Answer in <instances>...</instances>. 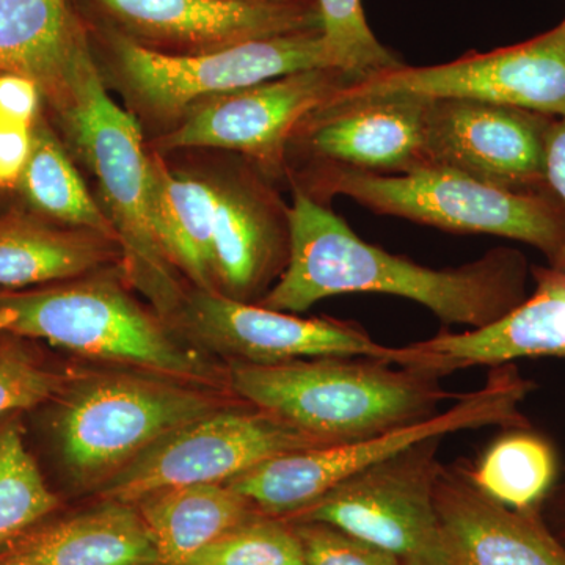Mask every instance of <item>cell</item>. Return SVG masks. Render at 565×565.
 Segmentation results:
<instances>
[{
  "label": "cell",
  "instance_id": "cell-15",
  "mask_svg": "<svg viewBox=\"0 0 565 565\" xmlns=\"http://www.w3.org/2000/svg\"><path fill=\"white\" fill-rule=\"evenodd\" d=\"M429 106L430 99L404 93L329 98L297 126L288 151L303 152L310 166L407 173L427 166Z\"/></svg>",
  "mask_w": 565,
  "mask_h": 565
},
{
  "label": "cell",
  "instance_id": "cell-2",
  "mask_svg": "<svg viewBox=\"0 0 565 565\" xmlns=\"http://www.w3.org/2000/svg\"><path fill=\"white\" fill-rule=\"evenodd\" d=\"M430 367L362 356H323L277 364L234 362L228 385L243 403L323 445L373 437L437 414L456 399Z\"/></svg>",
  "mask_w": 565,
  "mask_h": 565
},
{
  "label": "cell",
  "instance_id": "cell-30",
  "mask_svg": "<svg viewBox=\"0 0 565 565\" xmlns=\"http://www.w3.org/2000/svg\"><path fill=\"white\" fill-rule=\"evenodd\" d=\"M68 381L36 362L21 338L0 334V416L61 396Z\"/></svg>",
  "mask_w": 565,
  "mask_h": 565
},
{
  "label": "cell",
  "instance_id": "cell-27",
  "mask_svg": "<svg viewBox=\"0 0 565 565\" xmlns=\"http://www.w3.org/2000/svg\"><path fill=\"white\" fill-rule=\"evenodd\" d=\"M61 508L29 455L20 427L0 430V552Z\"/></svg>",
  "mask_w": 565,
  "mask_h": 565
},
{
  "label": "cell",
  "instance_id": "cell-10",
  "mask_svg": "<svg viewBox=\"0 0 565 565\" xmlns=\"http://www.w3.org/2000/svg\"><path fill=\"white\" fill-rule=\"evenodd\" d=\"M174 319L200 343L232 356L237 363L277 364L323 356H362L399 366L430 367L445 375L456 373L455 364L445 356L419 351L412 344L390 348L377 343L359 323L300 318L217 291L195 289L184 297Z\"/></svg>",
  "mask_w": 565,
  "mask_h": 565
},
{
  "label": "cell",
  "instance_id": "cell-24",
  "mask_svg": "<svg viewBox=\"0 0 565 565\" xmlns=\"http://www.w3.org/2000/svg\"><path fill=\"white\" fill-rule=\"evenodd\" d=\"M136 505L154 539L156 565H188L204 546L258 511L228 484L170 487Z\"/></svg>",
  "mask_w": 565,
  "mask_h": 565
},
{
  "label": "cell",
  "instance_id": "cell-14",
  "mask_svg": "<svg viewBox=\"0 0 565 565\" xmlns=\"http://www.w3.org/2000/svg\"><path fill=\"white\" fill-rule=\"evenodd\" d=\"M555 118L475 99H430L427 166L448 167L505 191H552L546 134Z\"/></svg>",
  "mask_w": 565,
  "mask_h": 565
},
{
  "label": "cell",
  "instance_id": "cell-23",
  "mask_svg": "<svg viewBox=\"0 0 565 565\" xmlns=\"http://www.w3.org/2000/svg\"><path fill=\"white\" fill-rule=\"evenodd\" d=\"M215 181L177 174L159 154L150 156L148 215L163 255L200 291L215 288L212 230Z\"/></svg>",
  "mask_w": 565,
  "mask_h": 565
},
{
  "label": "cell",
  "instance_id": "cell-4",
  "mask_svg": "<svg viewBox=\"0 0 565 565\" xmlns=\"http://www.w3.org/2000/svg\"><path fill=\"white\" fill-rule=\"evenodd\" d=\"M0 334L44 340L88 359L185 384L228 382L195 349L177 340L161 316L141 307L114 273L31 291H0Z\"/></svg>",
  "mask_w": 565,
  "mask_h": 565
},
{
  "label": "cell",
  "instance_id": "cell-32",
  "mask_svg": "<svg viewBox=\"0 0 565 565\" xmlns=\"http://www.w3.org/2000/svg\"><path fill=\"white\" fill-rule=\"evenodd\" d=\"M35 125V122H33ZM33 125L0 117V191L13 192L32 150Z\"/></svg>",
  "mask_w": 565,
  "mask_h": 565
},
{
  "label": "cell",
  "instance_id": "cell-25",
  "mask_svg": "<svg viewBox=\"0 0 565 565\" xmlns=\"http://www.w3.org/2000/svg\"><path fill=\"white\" fill-rule=\"evenodd\" d=\"M13 192L21 200L22 210L55 225L98 234L118 245L110 218L88 192L43 111L33 125L31 156Z\"/></svg>",
  "mask_w": 565,
  "mask_h": 565
},
{
  "label": "cell",
  "instance_id": "cell-20",
  "mask_svg": "<svg viewBox=\"0 0 565 565\" xmlns=\"http://www.w3.org/2000/svg\"><path fill=\"white\" fill-rule=\"evenodd\" d=\"M0 557L33 565H156L158 550L136 504L102 500L79 514L33 527Z\"/></svg>",
  "mask_w": 565,
  "mask_h": 565
},
{
  "label": "cell",
  "instance_id": "cell-29",
  "mask_svg": "<svg viewBox=\"0 0 565 565\" xmlns=\"http://www.w3.org/2000/svg\"><path fill=\"white\" fill-rule=\"evenodd\" d=\"M188 565H305V557L291 522L256 511L204 546Z\"/></svg>",
  "mask_w": 565,
  "mask_h": 565
},
{
  "label": "cell",
  "instance_id": "cell-9",
  "mask_svg": "<svg viewBox=\"0 0 565 565\" xmlns=\"http://www.w3.org/2000/svg\"><path fill=\"white\" fill-rule=\"evenodd\" d=\"M441 438L344 479L288 522H321L392 553L404 565H448L435 486Z\"/></svg>",
  "mask_w": 565,
  "mask_h": 565
},
{
  "label": "cell",
  "instance_id": "cell-34",
  "mask_svg": "<svg viewBox=\"0 0 565 565\" xmlns=\"http://www.w3.org/2000/svg\"><path fill=\"white\" fill-rule=\"evenodd\" d=\"M546 184L555 193L565 211V118H555L546 134ZM565 270V243L555 264Z\"/></svg>",
  "mask_w": 565,
  "mask_h": 565
},
{
  "label": "cell",
  "instance_id": "cell-28",
  "mask_svg": "<svg viewBox=\"0 0 565 565\" xmlns=\"http://www.w3.org/2000/svg\"><path fill=\"white\" fill-rule=\"evenodd\" d=\"M316 3L330 68L355 82L403 63L371 31L362 0H316Z\"/></svg>",
  "mask_w": 565,
  "mask_h": 565
},
{
  "label": "cell",
  "instance_id": "cell-12",
  "mask_svg": "<svg viewBox=\"0 0 565 565\" xmlns=\"http://www.w3.org/2000/svg\"><path fill=\"white\" fill-rule=\"evenodd\" d=\"M422 96L427 99H475L565 118V20L525 43L486 54L463 55L434 66L404 63L349 82L330 98Z\"/></svg>",
  "mask_w": 565,
  "mask_h": 565
},
{
  "label": "cell",
  "instance_id": "cell-18",
  "mask_svg": "<svg viewBox=\"0 0 565 565\" xmlns=\"http://www.w3.org/2000/svg\"><path fill=\"white\" fill-rule=\"evenodd\" d=\"M289 256V207L250 174L215 181L212 259L215 288L248 302Z\"/></svg>",
  "mask_w": 565,
  "mask_h": 565
},
{
  "label": "cell",
  "instance_id": "cell-31",
  "mask_svg": "<svg viewBox=\"0 0 565 565\" xmlns=\"http://www.w3.org/2000/svg\"><path fill=\"white\" fill-rule=\"evenodd\" d=\"M305 565H404L392 553L321 522H291Z\"/></svg>",
  "mask_w": 565,
  "mask_h": 565
},
{
  "label": "cell",
  "instance_id": "cell-13",
  "mask_svg": "<svg viewBox=\"0 0 565 565\" xmlns=\"http://www.w3.org/2000/svg\"><path fill=\"white\" fill-rule=\"evenodd\" d=\"M349 82L341 71L318 68L214 96L185 111L158 140V150L239 152L267 177H278L297 126Z\"/></svg>",
  "mask_w": 565,
  "mask_h": 565
},
{
  "label": "cell",
  "instance_id": "cell-21",
  "mask_svg": "<svg viewBox=\"0 0 565 565\" xmlns=\"http://www.w3.org/2000/svg\"><path fill=\"white\" fill-rule=\"evenodd\" d=\"M121 255L98 234L66 228L14 207L0 214V288L55 285L98 273Z\"/></svg>",
  "mask_w": 565,
  "mask_h": 565
},
{
  "label": "cell",
  "instance_id": "cell-17",
  "mask_svg": "<svg viewBox=\"0 0 565 565\" xmlns=\"http://www.w3.org/2000/svg\"><path fill=\"white\" fill-rule=\"evenodd\" d=\"M435 505L448 565H565V545L539 512L487 497L471 482L467 462L441 467Z\"/></svg>",
  "mask_w": 565,
  "mask_h": 565
},
{
  "label": "cell",
  "instance_id": "cell-19",
  "mask_svg": "<svg viewBox=\"0 0 565 565\" xmlns=\"http://www.w3.org/2000/svg\"><path fill=\"white\" fill-rule=\"evenodd\" d=\"M535 291L514 310L482 329L448 330L414 343L416 349L445 356L456 371L500 366L520 359L565 360V270L531 267Z\"/></svg>",
  "mask_w": 565,
  "mask_h": 565
},
{
  "label": "cell",
  "instance_id": "cell-7",
  "mask_svg": "<svg viewBox=\"0 0 565 565\" xmlns=\"http://www.w3.org/2000/svg\"><path fill=\"white\" fill-rule=\"evenodd\" d=\"M61 396L58 445L87 489L106 484L167 434L236 405L200 385L141 371L74 375Z\"/></svg>",
  "mask_w": 565,
  "mask_h": 565
},
{
  "label": "cell",
  "instance_id": "cell-5",
  "mask_svg": "<svg viewBox=\"0 0 565 565\" xmlns=\"http://www.w3.org/2000/svg\"><path fill=\"white\" fill-rule=\"evenodd\" d=\"M294 188L318 202L345 195L375 212L451 233L494 234L539 248L555 264L565 243V211L552 191L512 192L440 166L381 174L308 166Z\"/></svg>",
  "mask_w": 565,
  "mask_h": 565
},
{
  "label": "cell",
  "instance_id": "cell-3",
  "mask_svg": "<svg viewBox=\"0 0 565 565\" xmlns=\"http://www.w3.org/2000/svg\"><path fill=\"white\" fill-rule=\"evenodd\" d=\"M46 104L98 182L104 211L117 232L125 278L150 299L158 316L174 318L185 296L152 233L150 152L139 122L111 99L92 51L74 63L61 92Z\"/></svg>",
  "mask_w": 565,
  "mask_h": 565
},
{
  "label": "cell",
  "instance_id": "cell-36",
  "mask_svg": "<svg viewBox=\"0 0 565 565\" xmlns=\"http://www.w3.org/2000/svg\"><path fill=\"white\" fill-rule=\"evenodd\" d=\"M0 565H33L21 563V561L9 559V557H0Z\"/></svg>",
  "mask_w": 565,
  "mask_h": 565
},
{
  "label": "cell",
  "instance_id": "cell-35",
  "mask_svg": "<svg viewBox=\"0 0 565 565\" xmlns=\"http://www.w3.org/2000/svg\"><path fill=\"white\" fill-rule=\"evenodd\" d=\"M539 515L550 533L565 545V468L539 509Z\"/></svg>",
  "mask_w": 565,
  "mask_h": 565
},
{
  "label": "cell",
  "instance_id": "cell-11",
  "mask_svg": "<svg viewBox=\"0 0 565 565\" xmlns=\"http://www.w3.org/2000/svg\"><path fill=\"white\" fill-rule=\"evenodd\" d=\"M321 446L329 445L252 405H232L145 449L99 487V500L136 504L170 487L226 484L274 457Z\"/></svg>",
  "mask_w": 565,
  "mask_h": 565
},
{
  "label": "cell",
  "instance_id": "cell-26",
  "mask_svg": "<svg viewBox=\"0 0 565 565\" xmlns=\"http://www.w3.org/2000/svg\"><path fill=\"white\" fill-rule=\"evenodd\" d=\"M467 471L482 493L520 512H539L559 476L555 446L531 427L498 437Z\"/></svg>",
  "mask_w": 565,
  "mask_h": 565
},
{
  "label": "cell",
  "instance_id": "cell-6",
  "mask_svg": "<svg viewBox=\"0 0 565 565\" xmlns=\"http://www.w3.org/2000/svg\"><path fill=\"white\" fill-rule=\"evenodd\" d=\"M533 390V382L523 377L514 363L500 364L492 367L484 386L459 394L444 412L362 440L274 457L226 484L243 493L263 514L289 519L344 479L424 440L489 426L531 427L520 404Z\"/></svg>",
  "mask_w": 565,
  "mask_h": 565
},
{
  "label": "cell",
  "instance_id": "cell-33",
  "mask_svg": "<svg viewBox=\"0 0 565 565\" xmlns=\"http://www.w3.org/2000/svg\"><path fill=\"white\" fill-rule=\"evenodd\" d=\"M39 85L20 74H0V117L33 125L41 115Z\"/></svg>",
  "mask_w": 565,
  "mask_h": 565
},
{
  "label": "cell",
  "instance_id": "cell-16",
  "mask_svg": "<svg viewBox=\"0 0 565 565\" xmlns=\"http://www.w3.org/2000/svg\"><path fill=\"white\" fill-rule=\"evenodd\" d=\"M136 41L178 54L221 50L245 41L322 31L316 0H96Z\"/></svg>",
  "mask_w": 565,
  "mask_h": 565
},
{
  "label": "cell",
  "instance_id": "cell-37",
  "mask_svg": "<svg viewBox=\"0 0 565 565\" xmlns=\"http://www.w3.org/2000/svg\"><path fill=\"white\" fill-rule=\"evenodd\" d=\"M247 2H292V0H247Z\"/></svg>",
  "mask_w": 565,
  "mask_h": 565
},
{
  "label": "cell",
  "instance_id": "cell-22",
  "mask_svg": "<svg viewBox=\"0 0 565 565\" xmlns=\"http://www.w3.org/2000/svg\"><path fill=\"white\" fill-rule=\"evenodd\" d=\"M87 33L68 0H0V74H20L50 103L74 63L87 54Z\"/></svg>",
  "mask_w": 565,
  "mask_h": 565
},
{
  "label": "cell",
  "instance_id": "cell-1",
  "mask_svg": "<svg viewBox=\"0 0 565 565\" xmlns=\"http://www.w3.org/2000/svg\"><path fill=\"white\" fill-rule=\"evenodd\" d=\"M526 275L525 256L512 248H494L455 269L392 255L364 243L326 203L294 188L288 263L262 305L296 315L341 294H388L423 305L445 323L476 330L526 299Z\"/></svg>",
  "mask_w": 565,
  "mask_h": 565
},
{
  "label": "cell",
  "instance_id": "cell-8",
  "mask_svg": "<svg viewBox=\"0 0 565 565\" xmlns=\"http://www.w3.org/2000/svg\"><path fill=\"white\" fill-rule=\"evenodd\" d=\"M115 73L141 110L180 120L196 104L299 71L330 68L322 31L245 41L193 54L158 51L131 36L111 40ZM333 70V68H332Z\"/></svg>",
  "mask_w": 565,
  "mask_h": 565
}]
</instances>
